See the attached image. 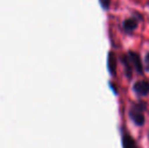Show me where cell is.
Listing matches in <instances>:
<instances>
[{"label": "cell", "instance_id": "6", "mask_svg": "<svg viewBox=\"0 0 149 148\" xmlns=\"http://www.w3.org/2000/svg\"><path fill=\"white\" fill-rule=\"evenodd\" d=\"M122 61H123L124 65H125L126 74H127V76L130 78V77L132 76V64H131V62H130L128 56H124V57L122 58Z\"/></svg>", "mask_w": 149, "mask_h": 148}, {"label": "cell", "instance_id": "1", "mask_svg": "<svg viewBox=\"0 0 149 148\" xmlns=\"http://www.w3.org/2000/svg\"><path fill=\"white\" fill-rule=\"evenodd\" d=\"M144 108H145L144 104H137V105L133 106L130 110V117L133 120V122L138 126H141L144 124Z\"/></svg>", "mask_w": 149, "mask_h": 148}, {"label": "cell", "instance_id": "9", "mask_svg": "<svg viewBox=\"0 0 149 148\" xmlns=\"http://www.w3.org/2000/svg\"><path fill=\"white\" fill-rule=\"evenodd\" d=\"M145 65H146V70L149 71V53H147L145 57Z\"/></svg>", "mask_w": 149, "mask_h": 148}, {"label": "cell", "instance_id": "7", "mask_svg": "<svg viewBox=\"0 0 149 148\" xmlns=\"http://www.w3.org/2000/svg\"><path fill=\"white\" fill-rule=\"evenodd\" d=\"M123 148H137L135 144V141L130 136H125L123 138Z\"/></svg>", "mask_w": 149, "mask_h": 148}, {"label": "cell", "instance_id": "8", "mask_svg": "<svg viewBox=\"0 0 149 148\" xmlns=\"http://www.w3.org/2000/svg\"><path fill=\"white\" fill-rule=\"evenodd\" d=\"M100 3H102V5L104 8H109L110 3H111V0H100Z\"/></svg>", "mask_w": 149, "mask_h": 148}, {"label": "cell", "instance_id": "4", "mask_svg": "<svg viewBox=\"0 0 149 148\" xmlns=\"http://www.w3.org/2000/svg\"><path fill=\"white\" fill-rule=\"evenodd\" d=\"M108 68L109 71L111 72L112 75H116L117 71V60H116V56L113 52H110L108 56Z\"/></svg>", "mask_w": 149, "mask_h": 148}, {"label": "cell", "instance_id": "2", "mask_svg": "<svg viewBox=\"0 0 149 148\" xmlns=\"http://www.w3.org/2000/svg\"><path fill=\"white\" fill-rule=\"evenodd\" d=\"M133 90L139 97H144L149 93V82L146 80H140L134 84Z\"/></svg>", "mask_w": 149, "mask_h": 148}, {"label": "cell", "instance_id": "5", "mask_svg": "<svg viewBox=\"0 0 149 148\" xmlns=\"http://www.w3.org/2000/svg\"><path fill=\"white\" fill-rule=\"evenodd\" d=\"M138 24L134 18H128L123 22V28L126 33H132L136 30Z\"/></svg>", "mask_w": 149, "mask_h": 148}, {"label": "cell", "instance_id": "3", "mask_svg": "<svg viewBox=\"0 0 149 148\" xmlns=\"http://www.w3.org/2000/svg\"><path fill=\"white\" fill-rule=\"evenodd\" d=\"M127 56H128V58H129L131 64L134 66V68L136 69L137 73H139V74L143 73V66H142L140 56L138 55L137 53H135V52H132V51L128 52V55Z\"/></svg>", "mask_w": 149, "mask_h": 148}]
</instances>
